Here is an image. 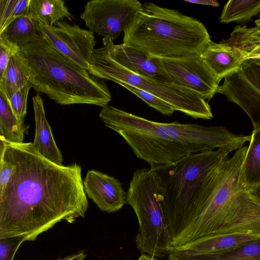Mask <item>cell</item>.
<instances>
[{"mask_svg": "<svg viewBox=\"0 0 260 260\" xmlns=\"http://www.w3.org/2000/svg\"><path fill=\"white\" fill-rule=\"evenodd\" d=\"M0 141V150L15 165L0 191V239L35 241L58 222L73 223L84 217L89 204L80 165L55 164L30 142Z\"/></svg>", "mask_w": 260, "mask_h": 260, "instance_id": "6da1fadb", "label": "cell"}, {"mask_svg": "<svg viewBox=\"0 0 260 260\" xmlns=\"http://www.w3.org/2000/svg\"><path fill=\"white\" fill-rule=\"evenodd\" d=\"M99 116L150 168L174 164L191 154L215 148L230 153L242 148L251 138L233 134L224 126L153 121L109 105L102 108Z\"/></svg>", "mask_w": 260, "mask_h": 260, "instance_id": "7a4b0ae2", "label": "cell"}, {"mask_svg": "<svg viewBox=\"0 0 260 260\" xmlns=\"http://www.w3.org/2000/svg\"><path fill=\"white\" fill-rule=\"evenodd\" d=\"M31 88L61 105L75 104L104 107L112 95L106 82L79 67L44 39L20 48Z\"/></svg>", "mask_w": 260, "mask_h": 260, "instance_id": "3957f363", "label": "cell"}, {"mask_svg": "<svg viewBox=\"0 0 260 260\" xmlns=\"http://www.w3.org/2000/svg\"><path fill=\"white\" fill-rule=\"evenodd\" d=\"M123 32V43L157 57L200 54L211 40L200 21L150 2L142 5Z\"/></svg>", "mask_w": 260, "mask_h": 260, "instance_id": "277c9868", "label": "cell"}, {"mask_svg": "<svg viewBox=\"0 0 260 260\" xmlns=\"http://www.w3.org/2000/svg\"><path fill=\"white\" fill-rule=\"evenodd\" d=\"M158 182L151 168L137 169L126 192V204L134 209L139 222L136 237L142 253L163 258L172 248V238L163 209L157 197Z\"/></svg>", "mask_w": 260, "mask_h": 260, "instance_id": "5b68a950", "label": "cell"}, {"mask_svg": "<svg viewBox=\"0 0 260 260\" xmlns=\"http://www.w3.org/2000/svg\"><path fill=\"white\" fill-rule=\"evenodd\" d=\"M88 72L103 80L121 82L150 92L175 110L195 119L209 120L213 115L208 103L190 89L135 74L124 68L103 47L94 49Z\"/></svg>", "mask_w": 260, "mask_h": 260, "instance_id": "8992f818", "label": "cell"}, {"mask_svg": "<svg viewBox=\"0 0 260 260\" xmlns=\"http://www.w3.org/2000/svg\"><path fill=\"white\" fill-rule=\"evenodd\" d=\"M137 0H92L84 5L81 18L92 32L116 39L141 9Z\"/></svg>", "mask_w": 260, "mask_h": 260, "instance_id": "52a82bcc", "label": "cell"}, {"mask_svg": "<svg viewBox=\"0 0 260 260\" xmlns=\"http://www.w3.org/2000/svg\"><path fill=\"white\" fill-rule=\"evenodd\" d=\"M39 25L43 39L51 47L88 72L96 44L93 32L66 21L52 26Z\"/></svg>", "mask_w": 260, "mask_h": 260, "instance_id": "ba28073f", "label": "cell"}, {"mask_svg": "<svg viewBox=\"0 0 260 260\" xmlns=\"http://www.w3.org/2000/svg\"><path fill=\"white\" fill-rule=\"evenodd\" d=\"M159 58L174 84L190 89L208 101L217 93L219 83L200 54Z\"/></svg>", "mask_w": 260, "mask_h": 260, "instance_id": "9c48e42d", "label": "cell"}, {"mask_svg": "<svg viewBox=\"0 0 260 260\" xmlns=\"http://www.w3.org/2000/svg\"><path fill=\"white\" fill-rule=\"evenodd\" d=\"M103 42L109 56L124 68L142 76L173 83L159 57L148 55L123 43L115 45L110 39L103 38Z\"/></svg>", "mask_w": 260, "mask_h": 260, "instance_id": "30bf717a", "label": "cell"}, {"mask_svg": "<svg viewBox=\"0 0 260 260\" xmlns=\"http://www.w3.org/2000/svg\"><path fill=\"white\" fill-rule=\"evenodd\" d=\"M86 196L102 211L113 213L126 204V192L122 183L114 177L90 170L83 180Z\"/></svg>", "mask_w": 260, "mask_h": 260, "instance_id": "8fae6325", "label": "cell"}, {"mask_svg": "<svg viewBox=\"0 0 260 260\" xmlns=\"http://www.w3.org/2000/svg\"><path fill=\"white\" fill-rule=\"evenodd\" d=\"M200 56L213 72L218 83L225 77L238 72L245 60L244 55L239 50L211 40Z\"/></svg>", "mask_w": 260, "mask_h": 260, "instance_id": "7c38bea8", "label": "cell"}, {"mask_svg": "<svg viewBox=\"0 0 260 260\" xmlns=\"http://www.w3.org/2000/svg\"><path fill=\"white\" fill-rule=\"evenodd\" d=\"M35 121V135L32 143L35 149L46 159L62 166V155L57 147L47 120L43 100L39 94L32 97Z\"/></svg>", "mask_w": 260, "mask_h": 260, "instance_id": "4fadbf2b", "label": "cell"}, {"mask_svg": "<svg viewBox=\"0 0 260 260\" xmlns=\"http://www.w3.org/2000/svg\"><path fill=\"white\" fill-rule=\"evenodd\" d=\"M259 237L260 235L251 234H229L204 237L172 249L187 253H221L235 249Z\"/></svg>", "mask_w": 260, "mask_h": 260, "instance_id": "5bb4252c", "label": "cell"}, {"mask_svg": "<svg viewBox=\"0 0 260 260\" xmlns=\"http://www.w3.org/2000/svg\"><path fill=\"white\" fill-rule=\"evenodd\" d=\"M167 257L168 260H260V237L223 252L194 254L171 249Z\"/></svg>", "mask_w": 260, "mask_h": 260, "instance_id": "9a60e30c", "label": "cell"}, {"mask_svg": "<svg viewBox=\"0 0 260 260\" xmlns=\"http://www.w3.org/2000/svg\"><path fill=\"white\" fill-rule=\"evenodd\" d=\"M42 39L39 23L29 14L14 18L0 31V39L19 48Z\"/></svg>", "mask_w": 260, "mask_h": 260, "instance_id": "2e32d148", "label": "cell"}, {"mask_svg": "<svg viewBox=\"0 0 260 260\" xmlns=\"http://www.w3.org/2000/svg\"><path fill=\"white\" fill-rule=\"evenodd\" d=\"M251 136L241 170L242 186L247 189L260 188V125Z\"/></svg>", "mask_w": 260, "mask_h": 260, "instance_id": "e0dca14e", "label": "cell"}, {"mask_svg": "<svg viewBox=\"0 0 260 260\" xmlns=\"http://www.w3.org/2000/svg\"><path fill=\"white\" fill-rule=\"evenodd\" d=\"M29 15L39 24L52 26L73 17L62 0H30Z\"/></svg>", "mask_w": 260, "mask_h": 260, "instance_id": "ac0fdd59", "label": "cell"}, {"mask_svg": "<svg viewBox=\"0 0 260 260\" xmlns=\"http://www.w3.org/2000/svg\"><path fill=\"white\" fill-rule=\"evenodd\" d=\"M27 128L14 114L6 94L0 91V140L23 143Z\"/></svg>", "mask_w": 260, "mask_h": 260, "instance_id": "d6986e66", "label": "cell"}, {"mask_svg": "<svg viewBox=\"0 0 260 260\" xmlns=\"http://www.w3.org/2000/svg\"><path fill=\"white\" fill-rule=\"evenodd\" d=\"M29 81L28 72L18 51L11 56L6 70L0 78V91L9 99Z\"/></svg>", "mask_w": 260, "mask_h": 260, "instance_id": "ffe728a7", "label": "cell"}, {"mask_svg": "<svg viewBox=\"0 0 260 260\" xmlns=\"http://www.w3.org/2000/svg\"><path fill=\"white\" fill-rule=\"evenodd\" d=\"M259 12L260 0H231L224 6L219 19L222 23H243Z\"/></svg>", "mask_w": 260, "mask_h": 260, "instance_id": "44dd1931", "label": "cell"}, {"mask_svg": "<svg viewBox=\"0 0 260 260\" xmlns=\"http://www.w3.org/2000/svg\"><path fill=\"white\" fill-rule=\"evenodd\" d=\"M221 42L240 51L246 60L260 45V28L257 26L249 28L246 25H237L234 27L230 38Z\"/></svg>", "mask_w": 260, "mask_h": 260, "instance_id": "7402d4cb", "label": "cell"}, {"mask_svg": "<svg viewBox=\"0 0 260 260\" xmlns=\"http://www.w3.org/2000/svg\"><path fill=\"white\" fill-rule=\"evenodd\" d=\"M118 84L131 91L142 100L149 106L162 115L170 116L176 111L170 104L150 92L124 83L120 82Z\"/></svg>", "mask_w": 260, "mask_h": 260, "instance_id": "603a6c76", "label": "cell"}, {"mask_svg": "<svg viewBox=\"0 0 260 260\" xmlns=\"http://www.w3.org/2000/svg\"><path fill=\"white\" fill-rule=\"evenodd\" d=\"M30 88L31 86L29 82L8 99L14 114L22 122H24L26 114L27 100Z\"/></svg>", "mask_w": 260, "mask_h": 260, "instance_id": "cb8c5ba5", "label": "cell"}, {"mask_svg": "<svg viewBox=\"0 0 260 260\" xmlns=\"http://www.w3.org/2000/svg\"><path fill=\"white\" fill-rule=\"evenodd\" d=\"M24 241L25 239L21 237L0 239V260H13L18 248Z\"/></svg>", "mask_w": 260, "mask_h": 260, "instance_id": "d4e9b609", "label": "cell"}, {"mask_svg": "<svg viewBox=\"0 0 260 260\" xmlns=\"http://www.w3.org/2000/svg\"><path fill=\"white\" fill-rule=\"evenodd\" d=\"M241 70L249 82L260 90V59L245 60Z\"/></svg>", "mask_w": 260, "mask_h": 260, "instance_id": "484cf974", "label": "cell"}, {"mask_svg": "<svg viewBox=\"0 0 260 260\" xmlns=\"http://www.w3.org/2000/svg\"><path fill=\"white\" fill-rule=\"evenodd\" d=\"M14 169V163L2 150H0V191L9 182Z\"/></svg>", "mask_w": 260, "mask_h": 260, "instance_id": "4316f807", "label": "cell"}, {"mask_svg": "<svg viewBox=\"0 0 260 260\" xmlns=\"http://www.w3.org/2000/svg\"><path fill=\"white\" fill-rule=\"evenodd\" d=\"M244 94L250 109L255 114L260 115V90L248 81L244 87Z\"/></svg>", "mask_w": 260, "mask_h": 260, "instance_id": "83f0119b", "label": "cell"}, {"mask_svg": "<svg viewBox=\"0 0 260 260\" xmlns=\"http://www.w3.org/2000/svg\"><path fill=\"white\" fill-rule=\"evenodd\" d=\"M20 48L0 39V78L6 69L10 57L19 51Z\"/></svg>", "mask_w": 260, "mask_h": 260, "instance_id": "f1b7e54d", "label": "cell"}, {"mask_svg": "<svg viewBox=\"0 0 260 260\" xmlns=\"http://www.w3.org/2000/svg\"><path fill=\"white\" fill-rule=\"evenodd\" d=\"M17 0H0V31L9 21Z\"/></svg>", "mask_w": 260, "mask_h": 260, "instance_id": "f546056e", "label": "cell"}, {"mask_svg": "<svg viewBox=\"0 0 260 260\" xmlns=\"http://www.w3.org/2000/svg\"><path fill=\"white\" fill-rule=\"evenodd\" d=\"M184 1L194 4L208 5L213 7H218L219 4L216 1L213 0H184Z\"/></svg>", "mask_w": 260, "mask_h": 260, "instance_id": "4dcf8cb0", "label": "cell"}, {"mask_svg": "<svg viewBox=\"0 0 260 260\" xmlns=\"http://www.w3.org/2000/svg\"><path fill=\"white\" fill-rule=\"evenodd\" d=\"M86 256V255L84 251H80L76 254L67 256L63 258H59L57 260H84Z\"/></svg>", "mask_w": 260, "mask_h": 260, "instance_id": "1f68e13d", "label": "cell"}, {"mask_svg": "<svg viewBox=\"0 0 260 260\" xmlns=\"http://www.w3.org/2000/svg\"><path fill=\"white\" fill-rule=\"evenodd\" d=\"M248 59H260V45L255 48L247 57Z\"/></svg>", "mask_w": 260, "mask_h": 260, "instance_id": "d6a6232c", "label": "cell"}, {"mask_svg": "<svg viewBox=\"0 0 260 260\" xmlns=\"http://www.w3.org/2000/svg\"><path fill=\"white\" fill-rule=\"evenodd\" d=\"M137 260H158L156 257L149 255L145 253H142Z\"/></svg>", "mask_w": 260, "mask_h": 260, "instance_id": "836d02e7", "label": "cell"}, {"mask_svg": "<svg viewBox=\"0 0 260 260\" xmlns=\"http://www.w3.org/2000/svg\"><path fill=\"white\" fill-rule=\"evenodd\" d=\"M255 23L256 24V26L260 28V16L259 18L255 21Z\"/></svg>", "mask_w": 260, "mask_h": 260, "instance_id": "e575fe53", "label": "cell"}]
</instances>
